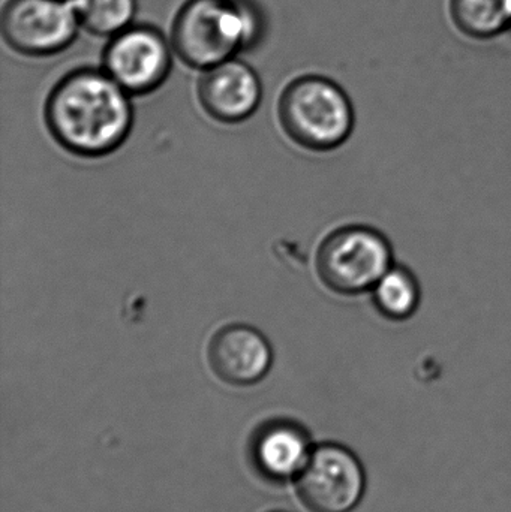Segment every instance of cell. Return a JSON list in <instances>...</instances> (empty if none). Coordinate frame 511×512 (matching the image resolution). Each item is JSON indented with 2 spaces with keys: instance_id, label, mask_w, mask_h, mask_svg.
<instances>
[{
  "instance_id": "cell-1",
  "label": "cell",
  "mask_w": 511,
  "mask_h": 512,
  "mask_svg": "<svg viewBox=\"0 0 511 512\" xmlns=\"http://www.w3.org/2000/svg\"><path fill=\"white\" fill-rule=\"evenodd\" d=\"M44 120L53 140L77 158L119 150L134 126L131 95L104 69H74L48 92Z\"/></svg>"
},
{
  "instance_id": "cell-2",
  "label": "cell",
  "mask_w": 511,
  "mask_h": 512,
  "mask_svg": "<svg viewBox=\"0 0 511 512\" xmlns=\"http://www.w3.org/2000/svg\"><path fill=\"white\" fill-rule=\"evenodd\" d=\"M254 0H186L171 26L174 53L189 68H212L251 50L264 36Z\"/></svg>"
},
{
  "instance_id": "cell-3",
  "label": "cell",
  "mask_w": 511,
  "mask_h": 512,
  "mask_svg": "<svg viewBox=\"0 0 511 512\" xmlns=\"http://www.w3.org/2000/svg\"><path fill=\"white\" fill-rule=\"evenodd\" d=\"M278 119L287 137L311 152H330L350 138L354 108L336 81L323 75L294 78L282 90Z\"/></svg>"
},
{
  "instance_id": "cell-4",
  "label": "cell",
  "mask_w": 511,
  "mask_h": 512,
  "mask_svg": "<svg viewBox=\"0 0 511 512\" xmlns=\"http://www.w3.org/2000/svg\"><path fill=\"white\" fill-rule=\"evenodd\" d=\"M393 265L389 240L374 228H338L321 242L315 258L321 282L341 295L372 291Z\"/></svg>"
},
{
  "instance_id": "cell-5",
  "label": "cell",
  "mask_w": 511,
  "mask_h": 512,
  "mask_svg": "<svg viewBox=\"0 0 511 512\" xmlns=\"http://www.w3.org/2000/svg\"><path fill=\"white\" fill-rule=\"evenodd\" d=\"M174 54L161 29L134 23L108 38L102 69L129 95H149L170 77Z\"/></svg>"
},
{
  "instance_id": "cell-6",
  "label": "cell",
  "mask_w": 511,
  "mask_h": 512,
  "mask_svg": "<svg viewBox=\"0 0 511 512\" xmlns=\"http://www.w3.org/2000/svg\"><path fill=\"white\" fill-rule=\"evenodd\" d=\"M81 24L71 0H6L0 17L3 41L21 56L62 53Z\"/></svg>"
},
{
  "instance_id": "cell-7",
  "label": "cell",
  "mask_w": 511,
  "mask_h": 512,
  "mask_svg": "<svg viewBox=\"0 0 511 512\" xmlns=\"http://www.w3.org/2000/svg\"><path fill=\"white\" fill-rule=\"evenodd\" d=\"M297 490L311 512H353L365 495V469L344 445H318L297 477Z\"/></svg>"
},
{
  "instance_id": "cell-8",
  "label": "cell",
  "mask_w": 511,
  "mask_h": 512,
  "mask_svg": "<svg viewBox=\"0 0 511 512\" xmlns=\"http://www.w3.org/2000/svg\"><path fill=\"white\" fill-rule=\"evenodd\" d=\"M197 96L207 116L225 125H237L254 116L260 107L263 84L251 65L233 57L204 69Z\"/></svg>"
},
{
  "instance_id": "cell-9",
  "label": "cell",
  "mask_w": 511,
  "mask_h": 512,
  "mask_svg": "<svg viewBox=\"0 0 511 512\" xmlns=\"http://www.w3.org/2000/svg\"><path fill=\"white\" fill-rule=\"evenodd\" d=\"M207 361L212 372L225 384L251 387L263 381L272 369L273 349L258 328L228 324L210 339Z\"/></svg>"
},
{
  "instance_id": "cell-10",
  "label": "cell",
  "mask_w": 511,
  "mask_h": 512,
  "mask_svg": "<svg viewBox=\"0 0 511 512\" xmlns=\"http://www.w3.org/2000/svg\"><path fill=\"white\" fill-rule=\"evenodd\" d=\"M314 448L302 427L293 423L267 424L254 441L255 465L266 477L284 481L299 477Z\"/></svg>"
},
{
  "instance_id": "cell-11",
  "label": "cell",
  "mask_w": 511,
  "mask_h": 512,
  "mask_svg": "<svg viewBox=\"0 0 511 512\" xmlns=\"http://www.w3.org/2000/svg\"><path fill=\"white\" fill-rule=\"evenodd\" d=\"M455 29L474 41H492L511 30V0H449Z\"/></svg>"
},
{
  "instance_id": "cell-12",
  "label": "cell",
  "mask_w": 511,
  "mask_h": 512,
  "mask_svg": "<svg viewBox=\"0 0 511 512\" xmlns=\"http://www.w3.org/2000/svg\"><path fill=\"white\" fill-rule=\"evenodd\" d=\"M420 286L416 276L402 265H392L372 288L378 312L390 321H405L420 306Z\"/></svg>"
},
{
  "instance_id": "cell-13",
  "label": "cell",
  "mask_w": 511,
  "mask_h": 512,
  "mask_svg": "<svg viewBox=\"0 0 511 512\" xmlns=\"http://www.w3.org/2000/svg\"><path fill=\"white\" fill-rule=\"evenodd\" d=\"M81 27L102 38H111L134 24L137 0H72Z\"/></svg>"
},
{
  "instance_id": "cell-14",
  "label": "cell",
  "mask_w": 511,
  "mask_h": 512,
  "mask_svg": "<svg viewBox=\"0 0 511 512\" xmlns=\"http://www.w3.org/2000/svg\"><path fill=\"white\" fill-rule=\"evenodd\" d=\"M71 2H72V0H71Z\"/></svg>"
}]
</instances>
